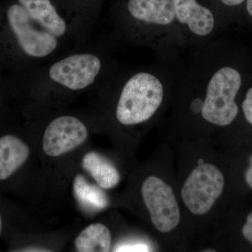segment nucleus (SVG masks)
I'll return each instance as SVG.
<instances>
[{"label":"nucleus","mask_w":252,"mask_h":252,"mask_svg":"<svg viewBox=\"0 0 252 252\" xmlns=\"http://www.w3.org/2000/svg\"><path fill=\"white\" fill-rule=\"evenodd\" d=\"M238 58L218 39L192 52L187 65L182 63L175 87L183 94L191 117L219 127L236 119L240 112L237 98L249 80Z\"/></svg>","instance_id":"f257e3e1"},{"label":"nucleus","mask_w":252,"mask_h":252,"mask_svg":"<svg viewBox=\"0 0 252 252\" xmlns=\"http://www.w3.org/2000/svg\"><path fill=\"white\" fill-rule=\"evenodd\" d=\"M4 19L14 49L30 68L85 44L92 29L79 11H64L54 0H17Z\"/></svg>","instance_id":"f03ea898"},{"label":"nucleus","mask_w":252,"mask_h":252,"mask_svg":"<svg viewBox=\"0 0 252 252\" xmlns=\"http://www.w3.org/2000/svg\"><path fill=\"white\" fill-rule=\"evenodd\" d=\"M111 25L113 46L147 48L162 61H179L187 49L172 0H126Z\"/></svg>","instance_id":"7ed1b4c3"},{"label":"nucleus","mask_w":252,"mask_h":252,"mask_svg":"<svg viewBox=\"0 0 252 252\" xmlns=\"http://www.w3.org/2000/svg\"><path fill=\"white\" fill-rule=\"evenodd\" d=\"M109 39L83 44L49 62L30 68L37 92L78 94L93 88H104L119 65L112 55Z\"/></svg>","instance_id":"20e7f679"},{"label":"nucleus","mask_w":252,"mask_h":252,"mask_svg":"<svg viewBox=\"0 0 252 252\" xmlns=\"http://www.w3.org/2000/svg\"><path fill=\"white\" fill-rule=\"evenodd\" d=\"M176 20L186 48L198 51L219 39L224 29V16L200 0H172Z\"/></svg>","instance_id":"39448f33"},{"label":"nucleus","mask_w":252,"mask_h":252,"mask_svg":"<svg viewBox=\"0 0 252 252\" xmlns=\"http://www.w3.org/2000/svg\"><path fill=\"white\" fill-rule=\"evenodd\" d=\"M224 189V177L218 167L200 164L191 172L182 189L186 206L195 215L210 211Z\"/></svg>","instance_id":"423d86ee"},{"label":"nucleus","mask_w":252,"mask_h":252,"mask_svg":"<svg viewBox=\"0 0 252 252\" xmlns=\"http://www.w3.org/2000/svg\"><path fill=\"white\" fill-rule=\"evenodd\" d=\"M144 203L154 226L162 233H168L178 225L180 211L173 190L164 181L151 176L142 187Z\"/></svg>","instance_id":"0eeeda50"},{"label":"nucleus","mask_w":252,"mask_h":252,"mask_svg":"<svg viewBox=\"0 0 252 252\" xmlns=\"http://www.w3.org/2000/svg\"><path fill=\"white\" fill-rule=\"evenodd\" d=\"M88 135L87 126L79 118L67 114L59 116L46 126L43 150L49 157H60L81 146Z\"/></svg>","instance_id":"6e6552de"},{"label":"nucleus","mask_w":252,"mask_h":252,"mask_svg":"<svg viewBox=\"0 0 252 252\" xmlns=\"http://www.w3.org/2000/svg\"><path fill=\"white\" fill-rule=\"evenodd\" d=\"M30 156L27 144L14 135L0 137V180L11 177Z\"/></svg>","instance_id":"1a4fd4ad"},{"label":"nucleus","mask_w":252,"mask_h":252,"mask_svg":"<svg viewBox=\"0 0 252 252\" xmlns=\"http://www.w3.org/2000/svg\"><path fill=\"white\" fill-rule=\"evenodd\" d=\"M82 165L101 188L112 189L119 183L120 175L117 169L112 162L96 152L86 154L83 158Z\"/></svg>","instance_id":"9d476101"},{"label":"nucleus","mask_w":252,"mask_h":252,"mask_svg":"<svg viewBox=\"0 0 252 252\" xmlns=\"http://www.w3.org/2000/svg\"><path fill=\"white\" fill-rule=\"evenodd\" d=\"M74 245L79 252H108L112 248V235L105 225L93 223L81 232Z\"/></svg>","instance_id":"9b49d317"},{"label":"nucleus","mask_w":252,"mask_h":252,"mask_svg":"<svg viewBox=\"0 0 252 252\" xmlns=\"http://www.w3.org/2000/svg\"><path fill=\"white\" fill-rule=\"evenodd\" d=\"M73 190L79 205L89 211H101L108 205V200L104 192L89 183L82 175L76 176Z\"/></svg>","instance_id":"f8f14e48"},{"label":"nucleus","mask_w":252,"mask_h":252,"mask_svg":"<svg viewBox=\"0 0 252 252\" xmlns=\"http://www.w3.org/2000/svg\"><path fill=\"white\" fill-rule=\"evenodd\" d=\"M241 107L244 118L248 124L252 126V84L245 92Z\"/></svg>","instance_id":"ddd939ff"},{"label":"nucleus","mask_w":252,"mask_h":252,"mask_svg":"<svg viewBox=\"0 0 252 252\" xmlns=\"http://www.w3.org/2000/svg\"><path fill=\"white\" fill-rule=\"evenodd\" d=\"M115 252H149V247L147 244L141 242H127L120 244L115 248Z\"/></svg>","instance_id":"4468645a"},{"label":"nucleus","mask_w":252,"mask_h":252,"mask_svg":"<svg viewBox=\"0 0 252 252\" xmlns=\"http://www.w3.org/2000/svg\"><path fill=\"white\" fill-rule=\"evenodd\" d=\"M242 233L244 238L252 243V212L247 217V221L243 225Z\"/></svg>","instance_id":"2eb2a0df"},{"label":"nucleus","mask_w":252,"mask_h":252,"mask_svg":"<svg viewBox=\"0 0 252 252\" xmlns=\"http://www.w3.org/2000/svg\"><path fill=\"white\" fill-rule=\"evenodd\" d=\"M220 4L227 7L233 8L240 6L245 2V0H219Z\"/></svg>","instance_id":"dca6fc26"},{"label":"nucleus","mask_w":252,"mask_h":252,"mask_svg":"<svg viewBox=\"0 0 252 252\" xmlns=\"http://www.w3.org/2000/svg\"><path fill=\"white\" fill-rule=\"evenodd\" d=\"M245 180L249 187L252 189V155L250 157V167L245 173Z\"/></svg>","instance_id":"f3484780"},{"label":"nucleus","mask_w":252,"mask_h":252,"mask_svg":"<svg viewBox=\"0 0 252 252\" xmlns=\"http://www.w3.org/2000/svg\"><path fill=\"white\" fill-rule=\"evenodd\" d=\"M246 11L249 17L252 19V0H246Z\"/></svg>","instance_id":"a211bd4d"},{"label":"nucleus","mask_w":252,"mask_h":252,"mask_svg":"<svg viewBox=\"0 0 252 252\" xmlns=\"http://www.w3.org/2000/svg\"><path fill=\"white\" fill-rule=\"evenodd\" d=\"M1 227H2V223H1V216H0V233H1Z\"/></svg>","instance_id":"6ab92c4d"}]
</instances>
